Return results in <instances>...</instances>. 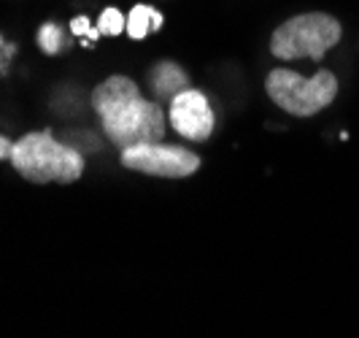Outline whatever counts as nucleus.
<instances>
[{"mask_svg": "<svg viewBox=\"0 0 359 338\" xmlns=\"http://www.w3.org/2000/svg\"><path fill=\"white\" fill-rule=\"evenodd\" d=\"M90 27H92V25H90V19H87V17H76L71 22V33H73V36L84 38L87 33H90Z\"/></svg>", "mask_w": 359, "mask_h": 338, "instance_id": "nucleus-11", "label": "nucleus"}, {"mask_svg": "<svg viewBox=\"0 0 359 338\" xmlns=\"http://www.w3.org/2000/svg\"><path fill=\"white\" fill-rule=\"evenodd\" d=\"M11 165L17 168V174L36 184H71L84 174V157L73 146L57 141L49 130L27 133L25 138H19L11 149Z\"/></svg>", "mask_w": 359, "mask_h": 338, "instance_id": "nucleus-2", "label": "nucleus"}, {"mask_svg": "<svg viewBox=\"0 0 359 338\" xmlns=\"http://www.w3.org/2000/svg\"><path fill=\"white\" fill-rule=\"evenodd\" d=\"M149 82H151L154 92L165 95V98H173V95H179L181 89L189 87L187 73L176 63H160V65H154L151 73H149Z\"/></svg>", "mask_w": 359, "mask_h": 338, "instance_id": "nucleus-7", "label": "nucleus"}, {"mask_svg": "<svg viewBox=\"0 0 359 338\" xmlns=\"http://www.w3.org/2000/svg\"><path fill=\"white\" fill-rule=\"evenodd\" d=\"M343 36L341 22L324 11L287 19L270 38V52L281 60H322Z\"/></svg>", "mask_w": 359, "mask_h": 338, "instance_id": "nucleus-3", "label": "nucleus"}, {"mask_svg": "<svg viewBox=\"0 0 359 338\" xmlns=\"http://www.w3.org/2000/svg\"><path fill=\"white\" fill-rule=\"evenodd\" d=\"M11 149H14V143L6 136H0V160H11Z\"/></svg>", "mask_w": 359, "mask_h": 338, "instance_id": "nucleus-12", "label": "nucleus"}, {"mask_svg": "<svg viewBox=\"0 0 359 338\" xmlns=\"http://www.w3.org/2000/svg\"><path fill=\"white\" fill-rule=\"evenodd\" d=\"M38 44L46 54H57L62 49V30L57 25H43L38 30Z\"/></svg>", "mask_w": 359, "mask_h": 338, "instance_id": "nucleus-10", "label": "nucleus"}, {"mask_svg": "<svg viewBox=\"0 0 359 338\" xmlns=\"http://www.w3.org/2000/svg\"><path fill=\"white\" fill-rule=\"evenodd\" d=\"M92 108L100 117L108 141L119 149L165 138L162 108L146 100L130 76H108L97 84L92 89Z\"/></svg>", "mask_w": 359, "mask_h": 338, "instance_id": "nucleus-1", "label": "nucleus"}, {"mask_svg": "<svg viewBox=\"0 0 359 338\" xmlns=\"http://www.w3.org/2000/svg\"><path fill=\"white\" fill-rule=\"evenodd\" d=\"M160 27H162L160 11L141 3V6H135V8L130 11L125 33H130V38H135V41H141V38H146L149 33H154V30H160Z\"/></svg>", "mask_w": 359, "mask_h": 338, "instance_id": "nucleus-8", "label": "nucleus"}, {"mask_svg": "<svg viewBox=\"0 0 359 338\" xmlns=\"http://www.w3.org/2000/svg\"><path fill=\"white\" fill-rule=\"evenodd\" d=\"M168 119L173 130L189 141H205L214 133V108L208 106V98L200 89H181L170 98Z\"/></svg>", "mask_w": 359, "mask_h": 338, "instance_id": "nucleus-6", "label": "nucleus"}, {"mask_svg": "<svg viewBox=\"0 0 359 338\" xmlns=\"http://www.w3.org/2000/svg\"><path fill=\"white\" fill-rule=\"evenodd\" d=\"M122 165L130 171L149 174V176L184 178L198 174L200 157L181 149V146H168L162 141H144L122 149Z\"/></svg>", "mask_w": 359, "mask_h": 338, "instance_id": "nucleus-5", "label": "nucleus"}, {"mask_svg": "<svg viewBox=\"0 0 359 338\" xmlns=\"http://www.w3.org/2000/svg\"><path fill=\"white\" fill-rule=\"evenodd\" d=\"M270 100L292 117H313L330 106L338 95V79L330 71H316L311 79H303L297 71H270L265 82Z\"/></svg>", "mask_w": 359, "mask_h": 338, "instance_id": "nucleus-4", "label": "nucleus"}, {"mask_svg": "<svg viewBox=\"0 0 359 338\" xmlns=\"http://www.w3.org/2000/svg\"><path fill=\"white\" fill-rule=\"evenodd\" d=\"M97 30H100L103 36H119V33H125L127 30V19L122 17V11H119V8H111V6H108L106 11L100 14Z\"/></svg>", "mask_w": 359, "mask_h": 338, "instance_id": "nucleus-9", "label": "nucleus"}]
</instances>
